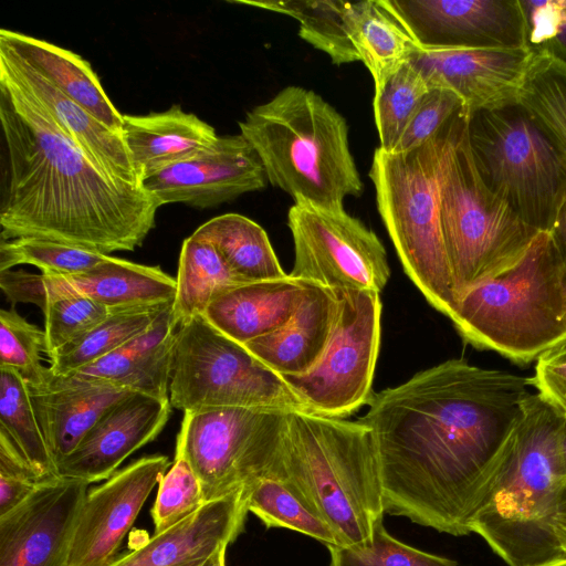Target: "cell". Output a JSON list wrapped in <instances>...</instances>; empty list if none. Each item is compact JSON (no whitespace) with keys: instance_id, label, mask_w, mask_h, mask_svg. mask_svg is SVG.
<instances>
[{"instance_id":"44","label":"cell","mask_w":566,"mask_h":566,"mask_svg":"<svg viewBox=\"0 0 566 566\" xmlns=\"http://www.w3.org/2000/svg\"><path fill=\"white\" fill-rule=\"evenodd\" d=\"M464 112L468 109L454 92L443 87H430L391 153H407L421 146Z\"/></svg>"},{"instance_id":"3","label":"cell","mask_w":566,"mask_h":566,"mask_svg":"<svg viewBox=\"0 0 566 566\" xmlns=\"http://www.w3.org/2000/svg\"><path fill=\"white\" fill-rule=\"evenodd\" d=\"M564 419L537 394L527 399L492 484L469 523L509 566L566 557L554 530L564 482L558 438Z\"/></svg>"},{"instance_id":"21","label":"cell","mask_w":566,"mask_h":566,"mask_svg":"<svg viewBox=\"0 0 566 566\" xmlns=\"http://www.w3.org/2000/svg\"><path fill=\"white\" fill-rule=\"evenodd\" d=\"M35 417L55 464L70 454L98 418L130 392L49 367L41 381L27 384Z\"/></svg>"},{"instance_id":"14","label":"cell","mask_w":566,"mask_h":566,"mask_svg":"<svg viewBox=\"0 0 566 566\" xmlns=\"http://www.w3.org/2000/svg\"><path fill=\"white\" fill-rule=\"evenodd\" d=\"M88 484L59 476L0 516V566H69Z\"/></svg>"},{"instance_id":"25","label":"cell","mask_w":566,"mask_h":566,"mask_svg":"<svg viewBox=\"0 0 566 566\" xmlns=\"http://www.w3.org/2000/svg\"><path fill=\"white\" fill-rule=\"evenodd\" d=\"M123 138L142 182L174 164L209 149L218 139L216 129L179 105L147 115H123Z\"/></svg>"},{"instance_id":"49","label":"cell","mask_w":566,"mask_h":566,"mask_svg":"<svg viewBox=\"0 0 566 566\" xmlns=\"http://www.w3.org/2000/svg\"><path fill=\"white\" fill-rule=\"evenodd\" d=\"M553 235V239L557 245V249L563 259L564 265L566 268V202L560 209L555 223L549 231Z\"/></svg>"},{"instance_id":"2","label":"cell","mask_w":566,"mask_h":566,"mask_svg":"<svg viewBox=\"0 0 566 566\" xmlns=\"http://www.w3.org/2000/svg\"><path fill=\"white\" fill-rule=\"evenodd\" d=\"M0 123L9 168L1 240L45 238L107 255L143 244L160 202L98 170L3 67Z\"/></svg>"},{"instance_id":"40","label":"cell","mask_w":566,"mask_h":566,"mask_svg":"<svg viewBox=\"0 0 566 566\" xmlns=\"http://www.w3.org/2000/svg\"><path fill=\"white\" fill-rule=\"evenodd\" d=\"M46 352L44 329L13 308L0 311V366L17 370L27 384H36L48 368L41 363Z\"/></svg>"},{"instance_id":"52","label":"cell","mask_w":566,"mask_h":566,"mask_svg":"<svg viewBox=\"0 0 566 566\" xmlns=\"http://www.w3.org/2000/svg\"><path fill=\"white\" fill-rule=\"evenodd\" d=\"M541 566H566V557L553 560L551 563H547V564H544V565H541Z\"/></svg>"},{"instance_id":"10","label":"cell","mask_w":566,"mask_h":566,"mask_svg":"<svg viewBox=\"0 0 566 566\" xmlns=\"http://www.w3.org/2000/svg\"><path fill=\"white\" fill-rule=\"evenodd\" d=\"M169 401L182 412L244 407L310 412L285 380L205 315L180 325L172 347Z\"/></svg>"},{"instance_id":"42","label":"cell","mask_w":566,"mask_h":566,"mask_svg":"<svg viewBox=\"0 0 566 566\" xmlns=\"http://www.w3.org/2000/svg\"><path fill=\"white\" fill-rule=\"evenodd\" d=\"M200 482L189 462L175 453L171 468L158 483V491L151 509L155 533H161L205 504Z\"/></svg>"},{"instance_id":"34","label":"cell","mask_w":566,"mask_h":566,"mask_svg":"<svg viewBox=\"0 0 566 566\" xmlns=\"http://www.w3.org/2000/svg\"><path fill=\"white\" fill-rule=\"evenodd\" d=\"M170 306L172 304L111 312L87 333L50 354L49 369L67 374L98 360L150 328Z\"/></svg>"},{"instance_id":"29","label":"cell","mask_w":566,"mask_h":566,"mask_svg":"<svg viewBox=\"0 0 566 566\" xmlns=\"http://www.w3.org/2000/svg\"><path fill=\"white\" fill-rule=\"evenodd\" d=\"M354 46L374 80V97L422 44L391 0L361 1Z\"/></svg>"},{"instance_id":"12","label":"cell","mask_w":566,"mask_h":566,"mask_svg":"<svg viewBox=\"0 0 566 566\" xmlns=\"http://www.w3.org/2000/svg\"><path fill=\"white\" fill-rule=\"evenodd\" d=\"M329 342L307 373L282 377L312 413L345 418L369 403L380 343L381 302L371 290H338Z\"/></svg>"},{"instance_id":"18","label":"cell","mask_w":566,"mask_h":566,"mask_svg":"<svg viewBox=\"0 0 566 566\" xmlns=\"http://www.w3.org/2000/svg\"><path fill=\"white\" fill-rule=\"evenodd\" d=\"M526 49H468L422 45L409 62L429 87L454 92L469 114L517 101L532 61Z\"/></svg>"},{"instance_id":"8","label":"cell","mask_w":566,"mask_h":566,"mask_svg":"<svg viewBox=\"0 0 566 566\" xmlns=\"http://www.w3.org/2000/svg\"><path fill=\"white\" fill-rule=\"evenodd\" d=\"M469 116L453 124L439 170L441 229L458 298L515 262L541 232L481 179L469 145Z\"/></svg>"},{"instance_id":"19","label":"cell","mask_w":566,"mask_h":566,"mask_svg":"<svg viewBox=\"0 0 566 566\" xmlns=\"http://www.w3.org/2000/svg\"><path fill=\"white\" fill-rule=\"evenodd\" d=\"M170 411L169 398L128 392L106 409L76 448L56 463L59 476L87 483L109 479L126 458L160 433Z\"/></svg>"},{"instance_id":"47","label":"cell","mask_w":566,"mask_h":566,"mask_svg":"<svg viewBox=\"0 0 566 566\" xmlns=\"http://www.w3.org/2000/svg\"><path fill=\"white\" fill-rule=\"evenodd\" d=\"M0 289L12 305L34 304L44 312L48 302V286L44 275L23 270L0 271Z\"/></svg>"},{"instance_id":"11","label":"cell","mask_w":566,"mask_h":566,"mask_svg":"<svg viewBox=\"0 0 566 566\" xmlns=\"http://www.w3.org/2000/svg\"><path fill=\"white\" fill-rule=\"evenodd\" d=\"M287 413L244 407L184 412L175 453L189 462L205 502L273 475Z\"/></svg>"},{"instance_id":"31","label":"cell","mask_w":566,"mask_h":566,"mask_svg":"<svg viewBox=\"0 0 566 566\" xmlns=\"http://www.w3.org/2000/svg\"><path fill=\"white\" fill-rule=\"evenodd\" d=\"M192 235L210 242L229 269L244 282L287 275L264 229L244 216H218L200 226Z\"/></svg>"},{"instance_id":"6","label":"cell","mask_w":566,"mask_h":566,"mask_svg":"<svg viewBox=\"0 0 566 566\" xmlns=\"http://www.w3.org/2000/svg\"><path fill=\"white\" fill-rule=\"evenodd\" d=\"M476 348L527 364L566 340V268L549 231L458 298L450 317Z\"/></svg>"},{"instance_id":"5","label":"cell","mask_w":566,"mask_h":566,"mask_svg":"<svg viewBox=\"0 0 566 566\" xmlns=\"http://www.w3.org/2000/svg\"><path fill=\"white\" fill-rule=\"evenodd\" d=\"M239 128L268 181L294 203L344 209L346 197L363 192L346 119L317 93L286 86L248 112Z\"/></svg>"},{"instance_id":"1","label":"cell","mask_w":566,"mask_h":566,"mask_svg":"<svg viewBox=\"0 0 566 566\" xmlns=\"http://www.w3.org/2000/svg\"><path fill=\"white\" fill-rule=\"evenodd\" d=\"M530 386L516 374L449 359L374 394L359 421L373 434L385 513L470 534Z\"/></svg>"},{"instance_id":"17","label":"cell","mask_w":566,"mask_h":566,"mask_svg":"<svg viewBox=\"0 0 566 566\" xmlns=\"http://www.w3.org/2000/svg\"><path fill=\"white\" fill-rule=\"evenodd\" d=\"M418 41L427 46L526 48L518 0H391Z\"/></svg>"},{"instance_id":"37","label":"cell","mask_w":566,"mask_h":566,"mask_svg":"<svg viewBox=\"0 0 566 566\" xmlns=\"http://www.w3.org/2000/svg\"><path fill=\"white\" fill-rule=\"evenodd\" d=\"M43 275L48 286L43 314L49 356L99 324L111 311L74 291L60 275Z\"/></svg>"},{"instance_id":"36","label":"cell","mask_w":566,"mask_h":566,"mask_svg":"<svg viewBox=\"0 0 566 566\" xmlns=\"http://www.w3.org/2000/svg\"><path fill=\"white\" fill-rule=\"evenodd\" d=\"M517 99L566 151V64L534 54Z\"/></svg>"},{"instance_id":"51","label":"cell","mask_w":566,"mask_h":566,"mask_svg":"<svg viewBox=\"0 0 566 566\" xmlns=\"http://www.w3.org/2000/svg\"><path fill=\"white\" fill-rule=\"evenodd\" d=\"M228 545L220 546L201 566H226Z\"/></svg>"},{"instance_id":"23","label":"cell","mask_w":566,"mask_h":566,"mask_svg":"<svg viewBox=\"0 0 566 566\" xmlns=\"http://www.w3.org/2000/svg\"><path fill=\"white\" fill-rule=\"evenodd\" d=\"M336 311L335 291L312 283L284 325L243 345L281 377L303 375L317 364L326 349Z\"/></svg>"},{"instance_id":"20","label":"cell","mask_w":566,"mask_h":566,"mask_svg":"<svg viewBox=\"0 0 566 566\" xmlns=\"http://www.w3.org/2000/svg\"><path fill=\"white\" fill-rule=\"evenodd\" d=\"M248 491L206 502L177 525L115 558L109 566H201L243 531Z\"/></svg>"},{"instance_id":"15","label":"cell","mask_w":566,"mask_h":566,"mask_svg":"<svg viewBox=\"0 0 566 566\" xmlns=\"http://www.w3.org/2000/svg\"><path fill=\"white\" fill-rule=\"evenodd\" d=\"M168 467L165 455L144 457L90 490L78 514L69 566H109Z\"/></svg>"},{"instance_id":"41","label":"cell","mask_w":566,"mask_h":566,"mask_svg":"<svg viewBox=\"0 0 566 566\" xmlns=\"http://www.w3.org/2000/svg\"><path fill=\"white\" fill-rule=\"evenodd\" d=\"M331 566H457V562L422 552L392 537L380 522L364 546L328 547Z\"/></svg>"},{"instance_id":"16","label":"cell","mask_w":566,"mask_h":566,"mask_svg":"<svg viewBox=\"0 0 566 566\" xmlns=\"http://www.w3.org/2000/svg\"><path fill=\"white\" fill-rule=\"evenodd\" d=\"M256 151L241 135L219 136L206 151L168 166L143 181L160 205L214 207L266 186Z\"/></svg>"},{"instance_id":"27","label":"cell","mask_w":566,"mask_h":566,"mask_svg":"<svg viewBox=\"0 0 566 566\" xmlns=\"http://www.w3.org/2000/svg\"><path fill=\"white\" fill-rule=\"evenodd\" d=\"M0 46L17 55L109 129L122 134L123 114L111 102L91 64L82 56L48 41L8 29L0 31Z\"/></svg>"},{"instance_id":"45","label":"cell","mask_w":566,"mask_h":566,"mask_svg":"<svg viewBox=\"0 0 566 566\" xmlns=\"http://www.w3.org/2000/svg\"><path fill=\"white\" fill-rule=\"evenodd\" d=\"M43 483L8 436L0 432V516L24 502Z\"/></svg>"},{"instance_id":"22","label":"cell","mask_w":566,"mask_h":566,"mask_svg":"<svg viewBox=\"0 0 566 566\" xmlns=\"http://www.w3.org/2000/svg\"><path fill=\"white\" fill-rule=\"evenodd\" d=\"M0 67L35 97L98 170L117 182L142 187L122 134L109 129L3 46H0Z\"/></svg>"},{"instance_id":"33","label":"cell","mask_w":566,"mask_h":566,"mask_svg":"<svg viewBox=\"0 0 566 566\" xmlns=\"http://www.w3.org/2000/svg\"><path fill=\"white\" fill-rule=\"evenodd\" d=\"M0 432L8 436L43 482L59 478L55 461L35 417L24 378L0 366Z\"/></svg>"},{"instance_id":"46","label":"cell","mask_w":566,"mask_h":566,"mask_svg":"<svg viewBox=\"0 0 566 566\" xmlns=\"http://www.w3.org/2000/svg\"><path fill=\"white\" fill-rule=\"evenodd\" d=\"M530 380L537 395L566 420V340L536 359Z\"/></svg>"},{"instance_id":"43","label":"cell","mask_w":566,"mask_h":566,"mask_svg":"<svg viewBox=\"0 0 566 566\" xmlns=\"http://www.w3.org/2000/svg\"><path fill=\"white\" fill-rule=\"evenodd\" d=\"M525 22V45L534 54L566 64V0H518Z\"/></svg>"},{"instance_id":"9","label":"cell","mask_w":566,"mask_h":566,"mask_svg":"<svg viewBox=\"0 0 566 566\" xmlns=\"http://www.w3.org/2000/svg\"><path fill=\"white\" fill-rule=\"evenodd\" d=\"M468 138L485 186L526 224L551 231L566 202V151L517 101L472 113Z\"/></svg>"},{"instance_id":"50","label":"cell","mask_w":566,"mask_h":566,"mask_svg":"<svg viewBox=\"0 0 566 566\" xmlns=\"http://www.w3.org/2000/svg\"><path fill=\"white\" fill-rule=\"evenodd\" d=\"M558 457L560 471L566 479V420H564L558 438Z\"/></svg>"},{"instance_id":"28","label":"cell","mask_w":566,"mask_h":566,"mask_svg":"<svg viewBox=\"0 0 566 566\" xmlns=\"http://www.w3.org/2000/svg\"><path fill=\"white\" fill-rule=\"evenodd\" d=\"M60 276L111 312L174 304L176 296V279L159 266L111 255L90 270Z\"/></svg>"},{"instance_id":"35","label":"cell","mask_w":566,"mask_h":566,"mask_svg":"<svg viewBox=\"0 0 566 566\" xmlns=\"http://www.w3.org/2000/svg\"><path fill=\"white\" fill-rule=\"evenodd\" d=\"M247 507L268 528H287L322 542L327 547H340L333 528L276 476L260 479L251 485Z\"/></svg>"},{"instance_id":"32","label":"cell","mask_w":566,"mask_h":566,"mask_svg":"<svg viewBox=\"0 0 566 566\" xmlns=\"http://www.w3.org/2000/svg\"><path fill=\"white\" fill-rule=\"evenodd\" d=\"M172 319L177 328L197 315L221 294L247 283L226 264L216 248L192 234L182 242Z\"/></svg>"},{"instance_id":"38","label":"cell","mask_w":566,"mask_h":566,"mask_svg":"<svg viewBox=\"0 0 566 566\" xmlns=\"http://www.w3.org/2000/svg\"><path fill=\"white\" fill-rule=\"evenodd\" d=\"M429 90L422 74L409 61L387 81L373 101L379 148L387 153L396 148Z\"/></svg>"},{"instance_id":"39","label":"cell","mask_w":566,"mask_h":566,"mask_svg":"<svg viewBox=\"0 0 566 566\" xmlns=\"http://www.w3.org/2000/svg\"><path fill=\"white\" fill-rule=\"evenodd\" d=\"M106 256L107 254L51 239L19 237L1 240L0 271L30 264L39 268L43 274L72 275L90 270Z\"/></svg>"},{"instance_id":"24","label":"cell","mask_w":566,"mask_h":566,"mask_svg":"<svg viewBox=\"0 0 566 566\" xmlns=\"http://www.w3.org/2000/svg\"><path fill=\"white\" fill-rule=\"evenodd\" d=\"M311 284L290 274L242 283L218 296L203 315L226 336L245 344L284 325Z\"/></svg>"},{"instance_id":"48","label":"cell","mask_w":566,"mask_h":566,"mask_svg":"<svg viewBox=\"0 0 566 566\" xmlns=\"http://www.w3.org/2000/svg\"><path fill=\"white\" fill-rule=\"evenodd\" d=\"M554 530L562 551L566 554V479L563 482L554 520Z\"/></svg>"},{"instance_id":"7","label":"cell","mask_w":566,"mask_h":566,"mask_svg":"<svg viewBox=\"0 0 566 566\" xmlns=\"http://www.w3.org/2000/svg\"><path fill=\"white\" fill-rule=\"evenodd\" d=\"M465 113L410 151L395 154L378 147L369 171L379 214L406 274L449 318L458 297L441 229L439 170L447 137Z\"/></svg>"},{"instance_id":"13","label":"cell","mask_w":566,"mask_h":566,"mask_svg":"<svg viewBox=\"0 0 566 566\" xmlns=\"http://www.w3.org/2000/svg\"><path fill=\"white\" fill-rule=\"evenodd\" d=\"M294 244L290 275L333 291L380 293L390 268L379 238L344 209L294 203L287 213Z\"/></svg>"},{"instance_id":"4","label":"cell","mask_w":566,"mask_h":566,"mask_svg":"<svg viewBox=\"0 0 566 566\" xmlns=\"http://www.w3.org/2000/svg\"><path fill=\"white\" fill-rule=\"evenodd\" d=\"M272 476L333 528L340 547L369 544L382 522L378 455L359 420L289 412Z\"/></svg>"},{"instance_id":"26","label":"cell","mask_w":566,"mask_h":566,"mask_svg":"<svg viewBox=\"0 0 566 566\" xmlns=\"http://www.w3.org/2000/svg\"><path fill=\"white\" fill-rule=\"evenodd\" d=\"M176 331L170 306L146 332L98 360L67 374L157 398H169Z\"/></svg>"},{"instance_id":"30","label":"cell","mask_w":566,"mask_h":566,"mask_svg":"<svg viewBox=\"0 0 566 566\" xmlns=\"http://www.w3.org/2000/svg\"><path fill=\"white\" fill-rule=\"evenodd\" d=\"M259 9L282 13L295 19L300 24V36L326 53L336 65L358 61L354 46L361 1L340 0H296V1H253L232 0Z\"/></svg>"}]
</instances>
